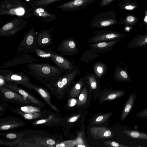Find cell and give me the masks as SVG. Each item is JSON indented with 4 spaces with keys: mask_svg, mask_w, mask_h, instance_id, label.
Returning <instances> with one entry per match:
<instances>
[{
    "mask_svg": "<svg viewBox=\"0 0 147 147\" xmlns=\"http://www.w3.org/2000/svg\"><path fill=\"white\" fill-rule=\"evenodd\" d=\"M19 134L14 133H9L6 134L5 136L8 139H14L18 138Z\"/></svg>",
    "mask_w": 147,
    "mask_h": 147,
    "instance_id": "obj_42",
    "label": "cell"
},
{
    "mask_svg": "<svg viewBox=\"0 0 147 147\" xmlns=\"http://www.w3.org/2000/svg\"><path fill=\"white\" fill-rule=\"evenodd\" d=\"M39 60L32 57L28 53H22L12 59L5 63L0 67V68H5L9 67L24 64H29L37 62Z\"/></svg>",
    "mask_w": 147,
    "mask_h": 147,
    "instance_id": "obj_13",
    "label": "cell"
},
{
    "mask_svg": "<svg viewBox=\"0 0 147 147\" xmlns=\"http://www.w3.org/2000/svg\"><path fill=\"white\" fill-rule=\"evenodd\" d=\"M120 0H115V1H119Z\"/></svg>",
    "mask_w": 147,
    "mask_h": 147,
    "instance_id": "obj_53",
    "label": "cell"
},
{
    "mask_svg": "<svg viewBox=\"0 0 147 147\" xmlns=\"http://www.w3.org/2000/svg\"><path fill=\"white\" fill-rule=\"evenodd\" d=\"M57 50L62 54L68 56L78 54L80 50L74 38H69L64 40L58 46Z\"/></svg>",
    "mask_w": 147,
    "mask_h": 147,
    "instance_id": "obj_10",
    "label": "cell"
},
{
    "mask_svg": "<svg viewBox=\"0 0 147 147\" xmlns=\"http://www.w3.org/2000/svg\"><path fill=\"white\" fill-rule=\"evenodd\" d=\"M121 38L108 41L93 43L89 46L90 49L97 53L108 52L112 50L115 45Z\"/></svg>",
    "mask_w": 147,
    "mask_h": 147,
    "instance_id": "obj_17",
    "label": "cell"
},
{
    "mask_svg": "<svg viewBox=\"0 0 147 147\" xmlns=\"http://www.w3.org/2000/svg\"><path fill=\"white\" fill-rule=\"evenodd\" d=\"M115 0H101L100 2V6L101 7L106 6L110 4Z\"/></svg>",
    "mask_w": 147,
    "mask_h": 147,
    "instance_id": "obj_41",
    "label": "cell"
},
{
    "mask_svg": "<svg viewBox=\"0 0 147 147\" xmlns=\"http://www.w3.org/2000/svg\"><path fill=\"white\" fill-rule=\"evenodd\" d=\"M6 83L3 76L0 74V86H4Z\"/></svg>",
    "mask_w": 147,
    "mask_h": 147,
    "instance_id": "obj_47",
    "label": "cell"
},
{
    "mask_svg": "<svg viewBox=\"0 0 147 147\" xmlns=\"http://www.w3.org/2000/svg\"><path fill=\"white\" fill-rule=\"evenodd\" d=\"M118 5L122 10H131L135 9L137 7L136 2H127V0H123L121 3H119Z\"/></svg>",
    "mask_w": 147,
    "mask_h": 147,
    "instance_id": "obj_33",
    "label": "cell"
},
{
    "mask_svg": "<svg viewBox=\"0 0 147 147\" xmlns=\"http://www.w3.org/2000/svg\"><path fill=\"white\" fill-rule=\"evenodd\" d=\"M116 15L115 10L98 13L94 18L90 27L92 28H105L118 24L119 22L116 19Z\"/></svg>",
    "mask_w": 147,
    "mask_h": 147,
    "instance_id": "obj_5",
    "label": "cell"
},
{
    "mask_svg": "<svg viewBox=\"0 0 147 147\" xmlns=\"http://www.w3.org/2000/svg\"><path fill=\"white\" fill-rule=\"evenodd\" d=\"M0 97L5 102L24 106L30 105L36 106L26 98L4 86H0Z\"/></svg>",
    "mask_w": 147,
    "mask_h": 147,
    "instance_id": "obj_6",
    "label": "cell"
},
{
    "mask_svg": "<svg viewBox=\"0 0 147 147\" xmlns=\"http://www.w3.org/2000/svg\"><path fill=\"white\" fill-rule=\"evenodd\" d=\"M54 116L53 115H49V117L47 118L39 119L35 121H34L32 125H35L43 124L54 119Z\"/></svg>",
    "mask_w": 147,
    "mask_h": 147,
    "instance_id": "obj_38",
    "label": "cell"
},
{
    "mask_svg": "<svg viewBox=\"0 0 147 147\" xmlns=\"http://www.w3.org/2000/svg\"><path fill=\"white\" fill-rule=\"evenodd\" d=\"M38 47L36 40V35L34 28H33L26 33L19 45L15 57L22 53L34 52Z\"/></svg>",
    "mask_w": 147,
    "mask_h": 147,
    "instance_id": "obj_7",
    "label": "cell"
},
{
    "mask_svg": "<svg viewBox=\"0 0 147 147\" xmlns=\"http://www.w3.org/2000/svg\"><path fill=\"white\" fill-rule=\"evenodd\" d=\"M84 78L85 82L89 85L92 90L96 89L98 87V78L93 73L86 74Z\"/></svg>",
    "mask_w": 147,
    "mask_h": 147,
    "instance_id": "obj_26",
    "label": "cell"
},
{
    "mask_svg": "<svg viewBox=\"0 0 147 147\" xmlns=\"http://www.w3.org/2000/svg\"><path fill=\"white\" fill-rule=\"evenodd\" d=\"M6 82L4 86L26 98L34 104L36 106L42 108L46 107L45 105L41 101L26 91L25 90L21 88L18 85V84L11 82Z\"/></svg>",
    "mask_w": 147,
    "mask_h": 147,
    "instance_id": "obj_14",
    "label": "cell"
},
{
    "mask_svg": "<svg viewBox=\"0 0 147 147\" xmlns=\"http://www.w3.org/2000/svg\"><path fill=\"white\" fill-rule=\"evenodd\" d=\"M34 0H25L26 2V3L29 5L32 3Z\"/></svg>",
    "mask_w": 147,
    "mask_h": 147,
    "instance_id": "obj_50",
    "label": "cell"
},
{
    "mask_svg": "<svg viewBox=\"0 0 147 147\" xmlns=\"http://www.w3.org/2000/svg\"><path fill=\"white\" fill-rule=\"evenodd\" d=\"M105 146L113 147H128L129 146L119 143L113 141L107 140L104 141Z\"/></svg>",
    "mask_w": 147,
    "mask_h": 147,
    "instance_id": "obj_37",
    "label": "cell"
},
{
    "mask_svg": "<svg viewBox=\"0 0 147 147\" xmlns=\"http://www.w3.org/2000/svg\"><path fill=\"white\" fill-rule=\"evenodd\" d=\"M11 111L20 115L25 119L28 120L39 118L42 115L41 112L27 113L22 112L18 109H12Z\"/></svg>",
    "mask_w": 147,
    "mask_h": 147,
    "instance_id": "obj_29",
    "label": "cell"
},
{
    "mask_svg": "<svg viewBox=\"0 0 147 147\" xmlns=\"http://www.w3.org/2000/svg\"><path fill=\"white\" fill-rule=\"evenodd\" d=\"M87 89L86 86L83 87L81 93L79 96L78 101V105H81L85 104L87 99Z\"/></svg>",
    "mask_w": 147,
    "mask_h": 147,
    "instance_id": "obj_35",
    "label": "cell"
},
{
    "mask_svg": "<svg viewBox=\"0 0 147 147\" xmlns=\"http://www.w3.org/2000/svg\"><path fill=\"white\" fill-rule=\"evenodd\" d=\"M100 55L91 49L85 51L82 55L80 61L84 62H87L92 61L100 57Z\"/></svg>",
    "mask_w": 147,
    "mask_h": 147,
    "instance_id": "obj_28",
    "label": "cell"
},
{
    "mask_svg": "<svg viewBox=\"0 0 147 147\" xmlns=\"http://www.w3.org/2000/svg\"><path fill=\"white\" fill-rule=\"evenodd\" d=\"M90 134L94 139H103L111 138L113 136V132L105 127H94L89 129Z\"/></svg>",
    "mask_w": 147,
    "mask_h": 147,
    "instance_id": "obj_18",
    "label": "cell"
},
{
    "mask_svg": "<svg viewBox=\"0 0 147 147\" xmlns=\"http://www.w3.org/2000/svg\"><path fill=\"white\" fill-rule=\"evenodd\" d=\"M34 52L40 57L51 59L57 66L63 69L65 72L72 71L77 67L70 60L55 51L49 49H43L38 47Z\"/></svg>",
    "mask_w": 147,
    "mask_h": 147,
    "instance_id": "obj_3",
    "label": "cell"
},
{
    "mask_svg": "<svg viewBox=\"0 0 147 147\" xmlns=\"http://www.w3.org/2000/svg\"><path fill=\"white\" fill-rule=\"evenodd\" d=\"M128 68L127 65L122 69L119 65H117L113 73L114 79L118 81L131 83V80L127 71Z\"/></svg>",
    "mask_w": 147,
    "mask_h": 147,
    "instance_id": "obj_20",
    "label": "cell"
},
{
    "mask_svg": "<svg viewBox=\"0 0 147 147\" xmlns=\"http://www.w3.org/2000/svg\"><path fill=\"white\" fill-rule=\"evenodd\" d=\"M31 90H33L38 93L50 107L57 113L60 111L51 102V96L48 91L45 88L36 86L32 84L30 86Z\"/></svg>",
    "mask_w": 147,
    "mask_h": 147,
    "instance_id": "obj_19",
    "label": "cell"
},
{
    "mask_svg": "<svg viewBox=\"0 0 147 147\" xmlns=\"http://www.w3.org/2000/svg\"><path fill=\"white\" fill-rule=\"evenodd\" d=\"M52 28L47 30L43 29L36 35V40L38 47H46L49 46L52 43L53 34L51 32L54 30Z\"/></svg>",
    "mask_w": 147,
    "mask_h": 147,
    "instance_id": "obj_16",
    "label": "cell"
},
{
    "mask_svg": "<svg viewBox=\"0 0 147 147\" xmlns=\"http://www.w3.org/2000/svg\"><path fill=\"white\" fill-rule=\"evenodd\" d=\"M25 125L23 121L13 117H7L0 119V131L16 129Z\"/></svg>",
    "mask_w": 147,
    "mask_h": 147,
    "instance_id": "obj_15",
    "label": "cell"
},
{
    "mask_svg": "<svg viewBox=\"0 0 147 147\" xmlns=\"http://www.w3.org/2000/svg\"><path fill=\"white\" fill-rule=\"evenodd\" d=\"M7 106V105L4 103H1L0 105V116H1L4 113L6 107Z\"/></svg>",
    "mask_w": 147,
    "mask_h": 147,
    "instance_id": "obj_43",
    "label": "cell"
},
{
    "mask_svg": "<svg viewBox=\"0 0 147 147\" xmlns=\"http://www.w3.org/2000/svg\"><path fill=\"white\" fill-rule=\"evenodd\" d=\"M136 116L138 118L147 119V108L137 113Z\"/></svg>",
    "mask_w": 147,
    "mask_h": 147,
    "instance_id": "obj_40",
    "label": "cell"
},
{
    "mask_svg": "<svg viewBox=\"0 0 147 147\" xmlns=\"http://www.w3.org/2000/svg\"><path fill=\"white\" fill-rule=\"evenodd\" d=\"M28 5L23 0H4L0 3V15L29 18L35 15Z\"/></svg>",
    "mask_w": 147,
    "mask_h": 147,
    "instance_id": "obj_2",
    "label": "cell"
},
{
    "mask_svg": "<svg viewBox=\"0 0 147 147\" xmlns=\"http://www.w3.org/2000/svg\"><path fill=\"white\" fill-rule=\"evenodd\" d=\"M25 71L43 83L47 88L55 83L65 72L63 69L51 65L48 62L28 64Z\"/></svg>",
    "mask_w": 147,
    "mask_h": 147,
    "instance_id": "obj_1",
    "label": "cell"
},
{
    "mask_svg": "<svg viewBox=\"0 0 147 147\" xmlns=\"http://www.w3.org/2000/svg\"><path fill=\"white\" fill-rule=\"evenodd\" d=\"M122 132L128 137L135 139L147 140V133L137 130H125Z\"/></svg>",
    "mask_w": 147,
    "mask_h": 147,
    "instance_id": "obj_25",
    "label": "cell"
},
{
    "mask_svg": "<svg viewBox=\"0 0 147 147\" xmlns=\"http://www.w3.org/2000/svg\"><path fill=\"white\" fill-rule=\"evenodd\" d=\"M80 116V115L74 116L69 118L67 121L68 122H74L76 121Z\"/></svg>",
    "mask_w": 147,
    "mask_h": 147,
    "instance_id": "obj_46",
    "label": "cell"
},
{
    "mask_svg": "<svg viewBox=\"0 0 147 147\" xmlns=\"http://www.w3.org/2000/svg\"><path fill=\"white\" fill-rule=\"evenodd\" d=\"M136 95L134 93L130 94L126 102L120 116L121 121H123L130 113L135 102Z\"/></svg>",
    "mask_w": 147,
    "mask_h": 147,
    "instance_id": "obj_23",
    "label": "cell"
},
{
    "mask_svg": "<svg viewBox=\"0 0 147 147\" xmlns=\"http://www.w3.org/2000/svg\"><path fill=\"white\" fill-rule=\"evenodd\" d=\"M63 0H35L29 5L31 9L38 7H45L57 2Z\"/></svg>",
    "mask_w": 147,
    "mask_h": 147,
    "instance_id": "obj_30",
    "label": "cell"
},
{
    "mask_svg": "<svg viewBox=\"0 0 147 147\" xmlns=\"http://www.w3.org/2000/svg\"><path fill=\"white\" fill-rule=\"evenodd\" d=\"M147 45V33L143 34H138L127 44V48L145 47Z\"/></svg>",
    "mask_w": 147,
    "mask_h": 147,
    "instance_id": "obj_22",
    "label": "cell"
},
{
    "mask_svg": "<svg viewBox=\"0 0 147 147\" xmlns=\"http://www.w3.org/2000/svg\"><path fill=\"white\" fill-rule=\"evenodd\" d=\"M28 21L20 17L16 18L5 24L0 28V36H12L25 27Z\"/></svg>",
    "mask_w": 147,
    "mask_h": 147,
    "instance_id": "obj_8",
    "label": "cell"
},
{
    "mask_svg": "<svg viewBox=\"0 0 147 147\" xmlns=\"http://www.w3.org/2000/svg\"><path fill=\"white\" fill-rule=\"evenodd\" d=\"M77 146L78 147H86V146H85L84 145H81V144L79 145H78Z\"/></svg>",
    "mask_w": 147,
    "mask_h": 147,
    "instance_id": "obj_52",
    "label": "cell"
},
{
    "mask_svg": "<svg viewBox=\"0 0 147 147\" xmlns=\"http://www.w3.org/2000/svg\"><path fill=\"white\" fill-rule=\"evenodd\" d=\"M93 34L94 36L89 39L88 42L93 43L110 41L121 38L125 36L123 33L107 30H95L93 32Z\"/></svg>",
    "mask_w": 147,
    "mask_h": 147,
    "instance_id": "obj_9",
    "label": "cell"
},
{
    "mask_svg": "<svg viewBox=\"0 0 147 147\" xmlns=\"http://www.w3.org/2000/svg\"><path fill=\"white\" fill-rule=\"evenodd\" d=\"M95 0H72L57 5L56 7L63 11H73L84 9Z\"/></svg>",
    "mask_w": 147,
    "mask_h": 147,
    "instance_id": "obj_12",
    "label": "cell"
},
{
    "mask_svg": "<svg viewBox=\"0 0 147 147\" xmlns=\"http://www.w3.org/2000/svg\"><path fill=\"white\" fill-rule=\"evenodd\" d=\"M12 71V70H1L0 71V74L3 76L11 72Z\"/></svg>",
    "mask_w": 147,
    "mask_h": 147,
    "instance_id": "obj_48",
    "label": "cell"
},
{
    "mask_svg": "<svg viewBox=\"0 0 147 147\" xmlns=\"http://www.w3.org/2000/svg\"><path fill=\"white\" fill-rule=\"evenodd\" d=\"M92 69L93 73L98 79H100L107 73L108 67L104 63L97 61L93 64Z\"/></svg>",
    "mask_w": 147,
    "mask_h": 147,
    "instance_id": "obj_24",
    "label": "cell"
},
{
    "mask_svg": "<svg viewBox=\"0 0 147 147\" xmlns=\"http://www.w3.org/2000/svg\"><path fill=\"white\" fill-rule=\"evenodd\" d=\"M80 73V69L77 67L73 71L65 72L48 88L52 93L58 97L71 86Z\"/></svg>",
    "mask_w": 147,
    "mask_h": 147,
    "instance_id": "obj_4",
    "label": "cell"
},
{
    "mask_svg": "<svg viewBox=\"0 0 147 147\" xmlns=\"http://www.w3.org/2000/svg\"><path fill=\"white\" fill-rule=\"evenodd\" d=\"M113 113H108L100 115L94 119L92 122L94 124H99L106 121L112 115Z\"/></svg>",
    "mask_w": 147,
    "mask_h": 147,
    "instance_id": "obj_36",
    "label": "cell"
},
{
    "mask_svg": "<svg viewBox=\"0 0 147 147\" xmlns=\"http://www.w3.org/2000/svg\"><path fill=\"white\" fill-rule=\"evenodd\" d=\"M144 21L146 26V28L147 30V10H145V16L144 18Z\"/></svg>",
    "mask_w": 147,
    "mask_h": 147,
    "instance_id": "obj_49",
    "label": "cell"
},
{
    "mask_svg": "<svg viewBox=\"0 0 147 147\" xmlns=\"http://www.w3.org/2000/svg\"><path fill=\"white\" fill-rule=\"evenodd\" d=\"M129 26H126L124 30L125 31L129 32V31L130 28H129Z\"/></svg>",
    "mask_w": 147,
    "mask_h": 147,
    "instance_id": "obj_51",
    "label": "cell"
},
{
    "mask_svg": "<svg viewBox=\"0 0 147 147\" xmlns=\"http://www.w3.org/2000/svg\"><path fill=\"white\" fill-rule=\"evenodd\" d=\"M46 143L49 147H54V145L55 144V141L51 139H47L46 141Z\"/></svg>",
    "mask_w": 147,
    "mask_h": 147,
    "instance_id": "obj_45",
    "label": "cell"
},
{
    "mask_svg": "<svg viewBox=\"0 0 147 147\" xmlns=\"http://www.w3.org/2000/svg\"><path fill=\"white\" fill-rule=\"evenodd\" d=\"M39 107L28 105L23 106L18 108L22 112L27 113H34L41 112V109Z\"/></svg>",
    "mask_w": 147,
    "mask_h": 147,
    "instance_id": "obj_34",
    "label": "cell"
},
{
    "mask_svg": "<svg viewBox=\"0 0 147 147\" xmlns=\"http://www.w3.org/2000/svg\"><path fill=\"white\" fill-rule=\"evenodd\" d=\"M74 144L75 142H73L72 141H67L57 144L55 146L57 147L72 146Z\"/></svg>",
    "mask_w": 147,
    "mask_h": 147,
    "instance_id": "obj_39",
    "label": "cell"
},
{
    "mask_svg": "<svg viewBox=\"0 0 147 147\" xmlns=\"http://www.w3.org/2000/svg\"><path fill=\"white\" fill-rule=\"evenodd\" d=\"M85 81L84 77H81L76 82L71 89L70 96L71 97H77L82 90Z\"/></svg>",
    "mask_w": 147,
    "mask_h": 147,
    "instance_id": "obj_27",
    "label": "cell"
},
{
    "mask_svg": "<svg viewBox=\"0 0 147 147\" xmlns=\"http://www.w3.org/2000/svg\"><path fill=\"white\" fill-rule=\"evenodd\" d=\"M35 16L42 19L44 22L53 21L57 18L54 14L48 12L46 9L42 7H38L31 9Z\"/></svg>",
    "mask_w": 147,
    "mask_h": 147,
    "instance_id": "obj_21",
    "label": "cell"
},
{
    "mask_svg": "<svg viewBox=\"0 0 147 147\" xmlns=\"http://www.w3.org/2000/svg\"><path fill=\"white\" fill-rule=\"evenodd\" d=\"M77 100L74 98H71L70 99L68 102V105L70 107L75 106L77 103Z\"/></svg>",
    "mask_w": 147,
    "mask_h": 147,
    "instance_id": "obj_44",
    "label": "cell"
},
{
    "mask_svg": "<svg viewBox=\"0 0 147 147\" xmlns=\"http://www.w3.org/2000/svg\"><path fill=\"white\" fill-rule=\"evenodd\" d=\"M104 98V101L113 100L124 96L125 91L122 90H116L112 91Z\"/></svg>",
    "mask_w": 147,
    "mask_h": 147,
    "instance_id": "obj_32",
    "label": "cell"
},
{
    "mask_svg": "<svg viewBox=\"0 0 147 147\" xmlns=\"http://www.w3.org/2000/svg\"><path fill=\"white\" fill-rule=\"evenodd\" d=\"M6 82L21 85L30 89V86L32 84L28 76L24 72L14 73L12 72L3 76Z\"/></svg>",
    "mask_w": 147,
    "mask_h": 147,
    "instance_id": "obj_11",
    "label": "cell"
},
{
    "mask_svg": "<svg viewBox=\"0 0 147 147\" xmlns=\"http://www.w3.org/2000/svg\"><path fill=\"white\" fill-rule=\"evenodd\" d=\"M138 20L137 18L132 15H128L124 19H120L118 24H122L126 26L133 27L136 24Z\"/></svg>",
    "mask_w": 147,
    "mask_h": 147,
    "instance_id": "obj_31",
    "label": "cell"
}]
</instances>
